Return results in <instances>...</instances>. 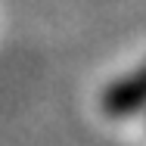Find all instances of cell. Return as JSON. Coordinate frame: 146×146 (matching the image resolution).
Wrapping results in <instances>:
<instances>
[{"instance_id":"cell-1","label":"cell","mask_w":146,"mask_h":146,"mask_svg":"<svg viewBox=\"0 0 146 146\" xmlns=\"http://www.w3.org/2000/svg\"><path fill=\"white\" fill-rule=\"evenodd\" d=\"M100 109L106 118H137L146 112V62L127 68L124 75L112 78L100 93Z\"/></svg>"}]
</instances>
